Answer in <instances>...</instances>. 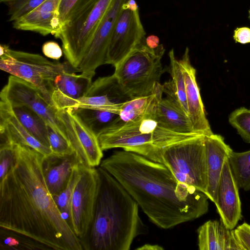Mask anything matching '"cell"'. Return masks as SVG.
I'll list each match as a JSON object with an SVG mask.
<instances>
[{"label":"cell","mask_w":250,"mask_h":250,"mask_svg":"<svg viewBox=\"0 0 250 250\" xmlns=\"http://www.w3.org/2000/svg\"><path fill=\"white\" fill-rule=\"evenodd\" d=\"M22 125L44 146L50 147L47 124L37 113L22 104H11L0 100Z\"/></svg>","instance_id":"d4e9b609"},{"label":"cell","mask_w":250,"mask_h":250,"mask_svg":"<svg viewBox=\"0 0 250 250\" xmlns=\"http://www.w3.org/2000/svg\"><path fill=\"white\" fill-rule=\"evenodd\" d=\"M207 159L208 186L206 195L215 204L217 202L218 186L226 159L233 151L220 135L205 136Z\"/></svg>","instance_id":"d6986e66"},{"label":"cell","mask_w":250,"mask_h":250,"mask_svg":"<svg viewBox=\"0 0 250 250\" xmlns=\"http://www.w3.org/2000/svg\"><path fill=\"white\" fill-rule=\"evenodd\" d=\"M113 0H78L58 36L67 62L78 68Z\"/></svg>","instance_id":"5b68a950"},{"label":"cell","mask_w":250,"mask_h":250,"mask_svg":"<svg viewBox=\"0 0 250 250\" xmlns=\"http://www.w3.org/2000/svg\"><path fill=\"white\" fill-rule=\"evenodd\" d=\"M12 144L14 163L0 182V228L28 236L48 250H83L46 186L45 156L29 146Z\"/></svg>","instance_id":"6da1fadb"},{"label":"cell","mask_w":250,"mask_h":250,"mask_svg":"<svg viewBox=\"0 0 250 250\" xmlns=\"http://www.w3.org/2000/svg\"><path fill=\"white\" fill-rule=\"evenodd\" d=\"M0 250H48L44 245L21 233L0 228Z\"/></svg>","instance_id":"83f0119b"},{"label":"cell","mask_w":250,"mask_h":250,"mask_svg":"<svg viewBox=\"0 0 250 250\" xmlns=\"http://www.w3.org/2000/svg\"><path fill=\"white\" fill-rule=\"evenodd\" d=\"M79 165L74 167L66 187L59 194L53 196L58 209L70 227L72 198L74 189L81 176Z\"/></svg>","instance_id":"f546056e"},{"label":"cell","mask_w":250,"mask_h":250,"mask_svg":"<svg viewBox=\"0 0 250 250\" xmlns=\"http://www.w3.org/2000/svg\"><path fill=\"white\" fill-rule=\"evenodd\" d=\"M126 0H112L85 52L78 68L79 72L94 76L97 68L105 64L115 22L123 5Z\"/></svg>","instance_id":"4fadbf2b"},{"label":"cell","mask_w":250,"mask_h":250,"mask_svg":"<svg viewBox=\"0 0 250 250\" xmlns=\"http://www.w3.org/2000/svg\"><path fill=\"white\" fill-rule=\"evenodd\" d=\"M165 51L163 44L152 48L145 40L114 67L113 74L132 98L154 91L164 72L161 61Z\"/></svg>","instance_id":"8992f818"},{"label":"cell","mask_w":250,"mask_h":250,"mask_svg":"<svg viewBox=\"0 0 250 250\" xmlns=\"http://www.w3.org/2000/svg\"><path fill=\"white\" fill-rule=\"evenodd\" d=\"M179 61L185 80L189 119L196 133L205 136L210 135L213 132L206 116L196 81V70L190 63L188 47L186 48Z\"/></svg>","instance_id":"2e32d148"},{"label":"cell","mask_w":250,"mask_h":250,"mask_svg":"<svg viewBox=\"0 0 250 250\" xmlns=\"http://www.w3.org/2000/svg\"><path fill=\"white\" fill-rule=\"evenodd\" d=\"M100 167L123 186L159 228H172L208 210V197L178 181L163 164L124 150L114 151Z\"/></svg>","instance_id":"7a4b0ae2"},{"label":"cell","mask_w":250,"mask_h":250,"mask_svg":"<svg viewBox=\"0 0 250 250\" xmlns=\"http://www.w3.org/2000/svg\"><path fill=\"white\" fill-rule=\"evenodd\" d=\"M0 144L17 143L29 146L45 156L52 153L51 149L34 138L22 125L13 113L0 102Z\"/></svg>","instance_id":"44dd1931"},{"label":"cell","mask_w":250,"mask_h":250,"mask_svg":"<svg viewBox=\"0 0 250 250\" xmlns=\"http://www.w3.org/2000/svg\"><path fill=\"white\" fill-rule=\"evenodd\" d=\"M71 109L97 136L111 126L119 116V114L115 112L85 107Z\"/></svg>","instance_id":"4316f807"},{"label":"cell","mask_w":250,"mask_h":250,"mask_svg":"<svg viewBox=\"0 0 250 250\" xmlns=\"http://www.w3.org/2000/svg\"><path fill=\"white\" fill-rule=\"evenodd\" d=\"M0 97L1 100L9 104H22L30 108L67 139L65 127L58 115V109L49 104L41 91L33 84L11 75L1 90Z\"/></svg>","instance_id":"8fae6325"},{"label":"cell","mask_w":250,"mask_h":250,"mask_svg":"<svg viewBox=\"0 0 250 250\" xmlns=\"http://www.w3.org/2000/svg\"><path fill=\"white\" fill-rule=\"evenodd\" d=\"M45 0H1L8 8L9 21H17L28 14Z\"/></svg>","instance_id":"4dcf8cb0"},{"label":"cell","mask_w":250,"mask_h":250,"mask_svg":"<svg viewBox=\"0 0 250 250\" xmlns=\"http://www.w3.org/2000/svg\"><path fill=\"white\" fill-rule=\"evenodd\" d=\"M159 39L155 36H150L146 39V45L152 48L157 47L159 45Z\"/></svg>","instance_id":"f35d334b"},{"label":"cell","mask_w":250,"mask_h":250,"mask_svg":"<svg viewBox=\"0 0 250 250\" xmlns=\"http://www.w3.org/2000/svg\"><path fill=\"white\" fill-rule=\"evenodd\" d=\"M44 55L50 59L58 60L62 55V50L58 43L53 41L45 42L42 47Z\"/></svg>","instance_id":"d590c367"},{"label":"cell","mask_w":250,"mask_h":250,"mask_svg":"<svg viewBox=\"0 0 250 250\" xmlns=\"http://www.w3.org/2000/svg\"><path fill=\"white\" fill-rule=\"evenodd\" d=\"M238 190L229 158H227L220 178L215 205L220 220L229 229H233L242 217Z\"/></svg>","instance_id":"9a60e30c"},{"label":"cell","mask_w":250,"mask_h":250,"mask_svg":"<svg viewBox=\"0 0 250 250\" xmlns=\"http://www.w3.org/2000/svg\"><path fill=\"white\" fill-rule=\"evenodd\" d=\"M233 38L236 42L242 44L250 43V28L248 27L236 28L234 31Z\"/></svg>","instance_id":"8d00e7d4"},{"label":"cell","mask_w":250,"mask_h":250,"mask_svg":"<svg viewBox=\"0 0 250 250\" xmlns=\"http://www.w3.org/2000/svg\"><path fill=\"white\" fill-rule=\"evenodd\" d=\"M163 93L162 85L159 83L151 94L128 101L122 106L118 117L113 124L137 121L154 114Z\"/></svg>","instance_id":"603a6c76"},{"label":"cell","mask_w":250,"mask_h":250,"mask_svg":"<svg viewBox=\"0 0 250 250\" xmlns=\"http://www.w3.org/2000/svg\"><path fill=\"white\" fill-rule=\"evenodd\" d=\"M98 169L99 189L92 223L81 241L83 250H129L134 239L147 231L139 205L113 176Z\"/></svg>","instance_id":"3957f363"},{"label":"cell","mask_w":250,"mask_h":250,"mask_svg":"<svg viewBox=\"0 0 250 250\" xmlns=\"http://www.w3.org/2000/svg\"><path fill=\"white\" fill-rule=\"evenodd\" d=\"M138 250H164V248L158 245H152L146 244L136 249Z\"/></svg>","instance_id":"ab89813d"},{"label":"cell","mask_w":250,"mask_h":250,"mask_svg":"<svg viewBox=\"0 0 250 250\" xmlns=\"http://www.w3.org/2000/svg\"><path fill=\"white\" fill-rule=\"evenodd\" d=\"M67 139L82 164L91 167L101 164L103 157L97 135L75 115L71 108L58 110Z\"/></svg>","instance_id":"7c38bea8"},{"label":"cell","mask_w":250,"mask_h":250,"mask_svg":"<svg viewBox=\"0 0 250 250\" xmlns=\"http://www.w3.org/2000/svg\"><path fill=\"white\" fill-rule=\"evenodd\" d=\"M232 235L236 250H250V225L244 222L234 229Z\"/></svg>","instance_id":"e575fe53"},{"label":"cell","mask_w":250,"mask_h":250,"mask_svg":"<svg viewBox=\"0 0 250 250\" xmlns=\"http://www.w3.org/2000/svg\"><path fill=\"white\" fill-rule=\"evenodd\" d=\"M200 134H184L164 128L156 119V113L137 121L113 124L98 136L103 150L122 148L162 164L165 149L177 143Z\"/></svg>","instance_id":"277c9868"},{"label":"cell","mask_w":250,"mask_h":250,"mask_svg":"<svg viewBox=\"0 0 250 250\" xmlns=\"http://www.w3.org/2000/svg\"><path fill=\"white\" fill-rule=\"evenodd\" d=\"M229 161L238 188L250 190V150L243 152L232 151Z\"/></svg>","instance_id":"f1b7e54d"},{"label":"cell","mask_w":250,"mask_h":250,"mask_svg":"<svg viewBox=\"0 0 250 250\" xmlns=\"http://www.w3.org/2000/svg\"><path fill=\"white\" fill-rule=\"evenodd\" d=\"M162 164L178 181L193 186L206 195L208 174L205 135L169 146L163 153Z\"/></svg>","instance_id":"ba28073f"},{"label":"cell","mask_w":250,"mask_h":250,"mask_svg":"<svg viewBox=\"0 0 250 250\" xmlns=\"http://www.w3.org/2000/svg\"><path fill=\"white\" fill-rule=\"evenodd\" d=\"M48 139L52 153L64 155L74 152L68 140L47 125Z\"/></svg>","instance_id":"d6a6232c"},{"label":"cell","mask_w":250,"mask_h":250,"mask_svg":"<svg viewBox=\"0 0 250 250\" xmlns=\"http://www.w3.org/2000/svg\"><path fill=\"white\" fill-rule=\"evenodd\" d=\"M14 161L12 144H0V182L6 177Z\"/></svg>","instance_id":"836d02e7"},{"label":"cell","mask_w":250,"mask_h":250,"mask_svg":"<svg viewBox=\"0 0 250 250\" xmlns=\"http://www.w3.org/2000/svg\"><path fill=\"white\" fill-rule=\"evenodd\" d=\"M135 0L123 5L115 22L106 54L105 64L114 67L146 40Z\"/></svg>","instance_id":"9c48e42d"},{"label":"cell","mask_w":250,"mask_h":250,"mask_svg":"<svg viewBox=\"0 0 250 250\" xmlns=\"http://www.w3.org/2000/svg\"><path fill=\"white\" fill-rule=\"evenodd\" d=\"M229 121L244 141L250 143V109L244 107L236 109L229 115Z\"/></svg>","instance_id":"1f68e13d"},{"label":"cell","mask_w":250,"mask_h":250,"mask_svg":"<svg viewBox=\"0 0 250 250\" xmlns=\"http://www.w3.org/2000/svg\"><path fill=\"white\" fill-rule=\"evenodd\" d=\"M131 99L113 74L99 77L92 83L76 107H85L119 114L123 105Z\"/></svg>","instance_id":"5bb4252c"},{"label":"cell","mask_w":250,"mask_h":250,"mask_svg":"<svg viewBox=\"0 0 250 250\" xmlns=\"http://www.w3.org/2000/svg\"><path fill=\"white\" fill-rule=\"evenodd\" d=\"M78 0H61L59 13L62 25L65 21L68 13Z\"/></svg>","instance_id":"74e56055"},{"label":"cell","mask_w":250,"mask_h":250,"mask_svg":"<svg viewBox=\"0 0 250 250\" xmlns=\"http://www.w3.org/2000/svg\"><path fill=\"white\" fill-rule=\"evenodd\" d=\"M248 18L249 21H250V8L249 9L248 11Z\"/></svg>","instance_id":"60d3db41"},{"label":"cell","mask_w":250,"mask_h":250,"mask_svg":"<svg viewBox=\"0 0 250 250\" xmlns=\"http://www.w3.org/2000/svg\"><path fill=\"white\" fill-rule=\"evenodd\" d=\"M60 1L45 0L34 10L13 21V27L35 32L43 36L52 34L57 38L62 27L59 13Z\"/></svg>","instance_id":"ac0fdd59"},{"label":"cell","mask_w":250,"mask_h":250,"mask_svg":"<svg viewBox=\"0 0 250 250\" xmlns=\"http://www.w3.org/2000/svg\"><path fill=\"white\" fill-rule=\"evenodd\" d=\"M79 167L81 176L72 198L71 227L81 241L86 236L92 223L100 177L98 168L83 164Z\"/></svg>","instance_id":"30bf717a"},{"label":"cell","mask_w":250,"mask_h":250,"mask_svg":"<svg viewBox=\"0 0 250 250\" xmlns=\"http://www.w3.org/2000/svg\"><path fill=\"white\" fill-rule=\"evenodd\" d=\"M156 119L164 128L173 132L199 134L194 131L188 116L168 97L162 98L159 102L156 111Z\"/></svg>","instance_id":"cb8c5ba5"},{"label":"cell","mask_w":250,"mask_h":250,"mask_svg":"<svg viewBox=\"0 0 250 250\" xmlns=\"http://www.w3.org/2000/svg\"><path fill=\"white\" fill-rule=\"evenodd\" d=\"M198 246L200 250H236L232 229L223 222L209 220L197 229Z\"/></svg>","instance_id":"7402d4cb"},{"label":"cell","mask_w":250,"mask_h":250,"mask_svg":"<svg viewBox=\"0 0 250 250\" xmlns=\"http://www.w3.org/2000/svg\"><path fill=\"white\" fill-rule=\"evenodd\" d=\"M82 164L74 151L64 155L52 153L44 157L43 163L44 177L47 188L54 196L67 186L74 167Z\"/></svg>","instance_id":"ffe728a7"},{"label":"cell","mask_w":250,"mask_h":250,"mask_svg":"<svg viewBox=\"0 0 250 250\" xmlns=\"http://www.w3.org/2000/svg\"><path fill=\"white\" fill-rule=\"evenodd\" d=\"M0 57L1 70L35 85L54 107L51 93L55 78L64 71L78 72L68 62H52L39 54L12 50L5 44L0 45Z\"/></svg>","instance_id":"52a82bcc"},{"label":"cell","mask_w":250,"mask_h":250,"mask_svg":"<svg viewBox=\"0 0 250 250\" xmlns=\"http://www.w3.org/2000/svg\"><path fill=\"white\" fill-rule=\"evenodd\" d=\"M168 56L171 80L162 85L163 93L173 100L188 117L185 83L179 61L176 58L173 49L169 52Z\"/></svg>","instance_id":"484cf974"},{"label":"cell","mask_w":250,"mask_h":250,"mask_svg":"<svg viewBox=\"0 0 250 250\" xmlns=\"http://www.w3.org/2000/svg\"><path fill=\"white\" fill-rule=\"evenodd\" d=\"M93 76L74 71H64L59 74L53 82L51 99L58 110L73 108L84 96L92 82Z\"/></svg>","instance_id":"e0dca14e"}]
</instances>
